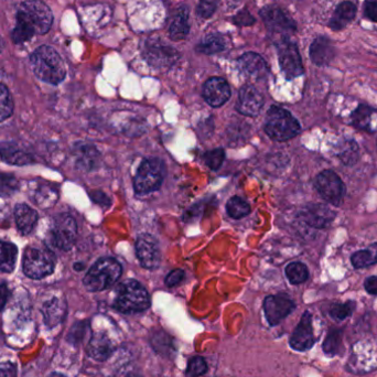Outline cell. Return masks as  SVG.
Listing matches in <instances>:
<instances>
[{"mask_svg":"<svg viewBox=\"0 0 377 377\" xmlns=\"http://www.w3.org/2000/svg\"><path fill=\"white\" fill-rule=\"evenodd\" d=\"M13 112V101L10 92L3 84H0V122L10 118Z\"/></svg>","mask_w":377,"mask_h":377,"instance_id":"obj_37","label":"cell"},{"mask_svg":"<svg viewBox=\"0 0 377 377\" xmlns=\"http://www.w3.org/2000/svg\"><path fill=\"white\" fill-rule=\"evenodd\" d=\"M286 276L290 281V284H304V281L307 280L308 277H309V271L304 264L296 262V263L289 264L287 266Z\"/></svg>","mask_w":377,"mask_h":377,"instance_id":"obj_36","label":"cell"},{"mask_svg":"<svg viewBox=\"0 0 377 377\" xmlns=\"http://www.w3.org/2000/svg\"><path fill=\"white\" fill-rule=\"evenodd\" d=\"M185 277V273L183 269H175V271H172L171 273H168L164 283H166V286L172 288V287H176L181 284Z\"/></svg>","mask_w":377,"mask_h":377,"instance_id":"obj_45","label":"cell"},{"mask_svg":"<svg viewBox=\"0 0 377 377\" xmlns=\"http://www.w3.org/2000/svg\"><path fill=\"white\" fill-rule=\"evenodd\" d=\"M122 265L114 258L105 257L92 266L83 279V285L89 292H103L110 288L122 276Z\"/></svg>","mask_w":377,"mask_h":377,"instance_id":"obj_4","label":"cell"},{"mask_svg":"<svg viewBox=\"0 0 377 377\" xmlns=\"http://www.w3.org/2000/svg\"><path fill=\"white\" fill-rule=\"evenodd\" d=\"M374 110L367 105H360L357 110L351 114L352 125L359 129L371 130V116H372Z\"/></svg>","mask_w":377,"mask_h":377,"instance_id":"obj_33","label":"cell"},{"mask_svg":"<svg viewBox=\"0 0 377 377\" xmlns=\"http://www.w3.org/2000/svg\"><path fill=\"white\" fill-rule=\"evenodd\" d=\"M315 187L319 194L332 206H340L346 194L342 180L332 170H325L315 178Z\"/></svg>","mask_w":377,"mask_h":377,"instance_id":"obj_11","label":"cell"},{"mask_svg":"<svg viewBox=\"0 0 377 377\" xmlns=\"http://www.w3.org/2000/svg\"><path fill=\"white\" fill-rule=\"evenodd\" d=\"M310 59L313 64L318 66H325L330 64L336 55V49L333 47L332 41L325 36L315 38L309 49Z\"/></svg>","mask_w":377,"mask_h":377,"instance_id":"obj_20","label":"cell"},{"mask_svg":"<svg viewBox=\"0 0 377 377\" xmlns=\"http://www.w3.org/2000/svg\"><path fill=\"white\" fill-rule=\"evenodd\" d=\"M225 48H227L225 37L220 34H211L203 38L195 49L199 53L212 55L222 52Z\"/></svg>","mask_w":377,"mask_h":377,"instance_id":"obj_28","label":"cell"},{"mask_svg":"<svg viewBox=\"0 0 377 377\" xmlns=\"http://www.w3.org/2000/svg\"><path fill=\"white\" fill-rule=\"evenodd\" d=\"M315 343V334H313V315L309 311L302 315L299 323L292 332L289 344L292 349L298 352L308 351Z\"/></svg>","mask_w":377,"mask_h":377,"instance_id":"obj_15","label":"cell"},{"mask_svg":"<svg viewBox=\"0 0 377 377\" xmlns=\"http://www.w3.org/2000/svg\"><path fill=\"white\" fill-rule=\"evenodd\" d=\"M74 269H76V271H82V269H84L83 264H76V265H74Z\"/></svg>","mask_w":377,"mask_h":377,"instance_id":"obj_51","label":"cell"},{"mask_svg":"<svg viewBox=\"0 0 377 377\" xmlns=\"http://www.w3.org/2000/svg\"><path fill=\"white\" fill-rule=\"evenodd\" d=\"M42 313L45 317V322L48 327H55L59 323L62 322L66 313V304L61 298H52L48 300L43 307H42Z\"/></svg>","mask_w":377,"mask_h":377,"instance_id":"obj_25","label":"cell"},{"mask_svg":"<svg viewBox=\"0 0 377 377\" xmlns=\"http://www.w3.org/2000/svg\"><path fill=\"white\" fill-rule=\"evenodd\" d=\"M265 133L275 141H287L300 133V124L292 113L283 107L271 106L264 125Z\"/></svg>","mask_w":377,"mask_h":377,"instance_id":"obj_5","label":"cell"},{"mask_svg":"<svg viewBox=\"0 0 377 377\" xmlns=\"http://www.w3.org/2000/svg\"><path fill=\"white\" fill-rule=\"evenodd\" d=\"M87 354L95 361L104 362L112 357L114 346L112 341L103 332L94 333L87 344Z\"/></svg>","mask_w":377,"mask_h":377,"instance_id":"obj_21","label":"cell"},{"mask_svg":"<svg viewBox=\"0 0 377 377\" xmlns=\"http://www.w3.org/2000/svg\"><path fill=\"white\" fill-rule=\"evenodd\" d=\"M206 371H208V364L204 357L195 355L189 360L187 367V377H200L206 374Z\"/></svg>","mask_w":377,"mask_h":377,"instance_id":"obj_40","label":"cell"},{"mask_svg":"<svg viewBox=\"0 0 377 377\" xmlns=\"http://www.w3.org/2000/svg\"><path fill=\"white\" fill-rule=\"evenodd\" d=\"M91 197L94 202L99 203L101 206H111V199L101 191H95V192L92 193Z\"/></svg>","mask_w":377,"mask_h":377,"instance_id":"obj_48","label":"cell"},{"mask_svg":"<svg viewBox=\"0 0 377 377\" xmlns=\"http://www.w3.org/2000/svg\"><path fill=\"white\" fill-rule=\"evenodd\" d=\"M51 377H65L64 375L60 374V373H55Z\"/></svg>","mask_w":377,"mask_h":377,"instance_id":"obj_52","label":"cell"},{"mask_svg":"<svg viewBox=\"0 0 377 377\" xmlns=\"http://www.w3.org/2000/svg\"><path fill=\"white\" fill-rule=\"evenodd\" d=\"M300 220L315 229L328 227L336 219V212L320 203H311L304 206L299 213Z\"/></svg>","mask_w":377,"mask_h":377,"instance_id":"obj_16","label":"cell"},{"mask_svg":"<svg viewBox=\"0 0 377 377\" xmlns=\"http://www.w3.org/2000/svg\"><path fill=\"white\" fill-rule=\"evenodd\" d=\"M259 15L271 31L281 34H292L296 32L297 24L294 19L279 8L278 6H265L260 9Z\"/></svg>","mask_w":377,"mask_h":377,"instance_id":"obj_12","label":"cell"},{"mask_svg":"<svg viewBox=\"0 0 377 377\" xmlns=\"http://www.w3.org/2000/svg\"><path fill=\"white\" fill-rule=\"evenodd\" d=\"M221 0H200L197 7V15L202 19L211 18Z\"/></svg>","mask_w":377,"mask_h":377,"instance_id":"obj_43","label":"cell"},{"mask_svg":"<svg viewBox=\"0 0 377 377\" xmlns=\"http://www.w3.org/2000/svg\"><path fill=\"white\" fill-rule=\"evenodd\" d=\"M18 190V181L10 175H0V197H9Z\"/></svg>","mask_w":377,"mask_h":377,"instance_id":"obj_42","label":"cell"},{"mask_svg":"<svg viewBox=\"0 0 377 377\" xmlns=\"http://www.w3.org/2000/svg\"><path fill=\"white\" fill-rule=\"evenodd\" d=\"M364 17L377 22V0H367L364 3Z\"/></svg>","mask_w":377,"mask_h":377,"instance_id":"obj_46","label":"cell"},{"mask_svg":"<svg viewBox=\"0 0 377 377\" xmlns=\"http://www.w3.org/2000/svg\"><path fill=\"white\" fill-rule=\"evenodd\" d=\"M55 256L49 248L42 246H29L22 257V269L26 276L41 279L55 271Z\"/></svg>","mask_w":377,"mask_h":377,"instance_id":"obj_6","label":"cell"},{"mask_svg":"<svg viewBox=\"0 0 377 377\" xmlns=\"http://www.w3.org/2000/svg\"><path fill=\"white\" fill-rule=\"evenodd\" d=\"M264 106V97L256 87L252 85L243 86L239 94L236 110L241 114L250 118H256L259 115Z\"/></svg>","mask_w":377,"mask_h":377,"instance_id":"obj_17","label":"cell"},{"mask_svg":"<svg viewBox=\"0 0 377 377\" xmlns=\"http://www.w3.org/2000/svg\"><path fill=\"white\" fill-rule=\"evenodd\" d=\"M166 176V164L159 158L145 159L139 166L134 179V189L137 194H148L158 190Z\"/></svg>","mask_w":377,"mask_h":377,"instance_id":"obj_7","label":"cell"},{"mask_svg":"<svg viewBox=\"0 0 377 377\" xmlns=\"http://www.w3.org/2000/svg\"><path fill=\"white\" fill-rule=\"evenodd\" d=\"M227 212L233 219H242L250 213V206L239 197H233L227 203Z\"/></svg>","mask_w":377,"mask_h":377,"instance_id":"obj_35","label":"cell"},{"mask_svg":"<svg viewBox=\"0 0 377 377\" xmlns=\"http://www.w3.org/2000/svg\"><path fill=\"white\" fill-rule=\"evenodd\" d=\"M18 250L11 243L0 241V273H11L16 266Z\"/></svg>","mask_w":377,"mask_h":377,"instance_id":"obj_29","label":"cell"},{"mask_svg":"<svg viewBox=\"0 0 377 377\" xmlns=\"http://www.w3.org/2000/svg\"><path fill=\"white\" fill-rule=\"evenodd\" d=\"M31 199L40 208H50L57 202V193L51 187H38Z\"/></svg>","mask_w":377,"mask_h":377,"instance_id":"obj_34","label":"cell"},{"mask_svg":"<svg viewBox=\"0 0 377 377\" xmlns=\"http://www.w3.org/2000/svg\"><path fill=\"white\" fill-rule=\"evenodd\" d=\"M0 157L7 164H18V166L32 162V157L30 155L20 150L13 143H0Z\"/></svg>","mask_w":377,"mask_h":377,"instance_id":"obj_27","label":"cell"},{"mask_svg":"<svg viewBox=\"0 0 377 377\" xmlns=\"http://www.w3.org/2000/svg\"><path fill=\"white\" fill-rule=\"evenodd\" d=\"M224 159H225V151L222 148L213 149L204 155V162L210 169L214 170V171L221 168Z\"/></svg>","mask_w":377,"mask_h":377,"instance_id":"obj_41","label":"cell"},{"mask_svg":"<svg viewBox=\"0 0 377 377\" xmlns=\"http://www.w3.org/2000/svg\"><path fill=\"white\" fill-rule=\"evenodd\" d=\"M1 50H3V42H1V38H0V52H1Z\"/></svg>","mask_w":377,"mask_h":377,"instance_id":"obj_53","label":"cell"},{"mask_svg":"<svg viewBox=\"0 0 377 377\" xmlns=\"http://www.w3.org/2000/svg\"><path fill=\"white\" fill-rule=\"evenodd\" d=\"M234 24L239 27H250L252 24H255V18L248 13V9H243L242 11H239L236 16L233 18Z\"/></svg>","mask_w":377,"mask_h":377,"instance_id":"obj_44","label":"cell"},{"mask_svg":"<svg viewBox=\"0 0 377 377\" xmlns=\"http://www.w3.org/2000/svg\"><path fill=\"white\" fill-rule=\"evenodd\" d=\"M203 97L210 106L221 107L231 97V87L227 80L211 78L203 86Z\"/></svg>","mask_w":377,"mask_h":377,"instance_id":"obj_18","label":"cell"},{"mask_svg":"<svg viewBox=\"0 0 377 377\" xmlns=\"http://www.w3.org/2000/svg\"><path fill=\"white\" fill-rule=\"evenodd\" d=\"M277 50L279 65L287 80H294L304 74L301 55L294 42L284 38L277 45Z\"/></svg>","mask_w":377,"mask_h":377,"instance_id":"obj_10","label":"cell"},{"mask_svg":"<svg viewBox=\"0 0 377 377\" xmlns=\"http://www.w3.org/2000/svg\"><path fill=\"white\" fill-rule=\"evenodd\" d=\"M189 8L187 6H180L172 18L169 26V38L172 41H183L190 32L189 26Z\"/></svg>","mask_w":377,"mask_h":377,"instance_id":"obj_22","label":"cell"},{"mask_svg":"<svg viewBox=\"0 0 377 377\" xmlns=\"http://www.w3.org/2000/svg\"><path fill=\"white\" fill-rule=\"evenodd\" d=\"M351 263L357 269L377 264V243L371 245L367 250L354 252L351 257Z\"/></svg>","mask_w":377,"mask_h":377,"instance_id":"obj_32","label":"cell"},{"mask_svg":"<svg viewBox=\"0 0 377 377\" xmlns=\"http://www.w3.org/2000/svg\"><path fill=\"white\" fill-rule=\"evenodd\" d=\"M17 229L24 235L31 233L38 222V213L27 204H18L15 208Z\"/></svg>","mask_w":377,"mask_h":377,"instance_id":"obj_26","label":"cell"},{"mask_svg":"<svg viewBox=\"0 0 377 377\" xmlns=\"http://www.w3.org/2000/svg\"><path fill=\"white\" fill-rule=\"evenodd\" d=\"M141 55L150 66L155 69H169L179 60V53L175 48L166 45L158 38L143 41Z\"/></svg>","mask_w":377,"mask_h":377,"instance_id":"obj_8","label":"cell"},{"mask_svg":"<svg viewBox=\"0 0 377 377\" xmlns=\"http://www.w3.org/2000/svg\"><path fill=\"white\" fill-rule=\"evenodd\" d=\"M150 306V297L146 288L134 279L124 281L116 289L113 307L125 315L143 313Z\"/></svg>","mask_w":377,"mask_h":377,"instance_id":"obj_3","label":"cell"},{"mask_svg":"<svg viewBox=\"0 0 377 377\" xmlns=\"http://www.w3.org/2000/svg\"><path fill=\"white\" fill-rule=\"evenodd\" d=\"M336 155L342 164H346V166H353L359 162V146L354 141H343L336 148Z\"/></svg>","mask_w":377,"mask_h":377,"instance_id":"obj_30","label":"cell"},{"mask_svg":"<svg viewBox=\"0 0 377 377\" xmlns=\"http://www.w3.org/2000/svg\"><path fill=\"white\" fill-rule=\"evenodd\" d=\"M239 69L246 78L262 80L268 76V66L262 55L255 52H248L237 61Z\"/></svg>","mask_w":377,"mask_h":377,"instance_id":"obj_19","label":"cell"},{"mask_svg":"<svg viewBox=\"0 0 377 377\" xmlns=\"http://www.w3.org/2000/svg\"><path fill=\"white\" fill-rule=\"evenodd\" d=\"M296 308L294 300L287 294H273L266 297L264 301V313L266 319L271 327L279 325L281 321L286 319Z\"/></svg>","mask_w":377,"mask_h":377,"instance_id":"obj_13","label":"cell"},{"mask_svg":"<svg viewBox=\"0 0 377 377\" xmlns=\"http://www.w3.org/2000/svg\"><path fill=\"white\" fill-rule=\"evenodd\" d=\"M136 255L143 268L154 271L162 263V252L158 241L151 235L141 234L136 241Z\"/></svg>","mask_w":377,"mask_h":377,"instance_id":"obj_14","label":"cell"},{"mask_svg":"<svg viewBox=\"0 0 377 377\" xmlns=\"http://www.w3.org/2000/svg\"><path fill=\"white\" fill-rule=\"evenodd\" d=\"M53 15L41 0H27L19 6L16 27L13 29V41L20 45L29 41L36 34H45L52 27Z\"/></svg>","mask_w":377,"mask_h":377,"instance_id":"obj_1","label":"cell"},{"mask_svg":"<svg viewBox=\"0 0 377 377\" xmlns=\"http://www.w3.org/2000/svg\"><path fill=\"white\" fill-rule=\"evenodd\" d=\"M342 331L340 329H330L327 333L325 342L322 344V350L325 355L332 357L339 355L343 350L342 346Z\"/></svg>","mask_w":377,"mask_h":377,"instance_id":"obj_31","label":"cell"},{"mask_svg":"<svg viewBox=\"0 0 377 377\" xmlns=\"http://www.w3.org/2000/svg\"><path fill=\"white\" fill-rule=\"evenodd\" d=\"M30 64L34 76L45 83L57 85L66 76L62 57L49 45H41L34 50L30 57Z\"/></svg>","mask_w":377,"mask_h":377,"instance_id":"obj_2","label":"cell"},{"mask_svg":"<svg viewBox=\"0 0 377 377\" xmlns=\"http://www.w3.org/2000/svg\"><path fill=\"white\" fill-rule=\"evenodd\" d=\"M364 288L367 294H373V296L377 294V276H371L365 279Z\"/></svg>","mask_w":377,"mask_h":377,"instance_id":"obj_49","label":"cell"},{"mask_svg":"<svg viewBox=\"0 0 377 377\" xmlns=\"http://www.w3.org/2000/svg\"><path fill=\"white\" fill-rule=\"evenodd\" d=\"M50 239L55 248L70 250L76 244L78 225L76 220L69 214H60L53 219L50 227Z\"/></svg>","mask_w":377,"mask_h":377,"instance_id":"obj_9","label":"cell"},{"mask_svg":"<svg viewBox=\"0 0 377 377\" xmlns=\"http://www.w3.org/2000/svg\"><path fill=\"white\" fill-rule=\"evenodd\" d=\"M357 6L354 5L351 1H343L336 7L334 15L329 21V27L334 31L342 30L354 20V18L357 16Z\"/></svg>","mask_w":377,"mask_h":377,"instance_id":"obj_23","label":"cell"},{"mask_svg":"<svg viewBox=\"0 0 377 377\" xmlns=\"http://www.w3.org/2000/svg\"><path fill=\"white\" fill-rule=\"evenodd\" d=\"M0 377H17V369L10 362L0 363Z\"/></svg>","mask_w":377,"mask_h":377,"instance_id":"obj_47","label":"cell"},{"mask_svg":"<svg viewBox=\"0 0 377 377\" xmlns=\"http://www.w3.org/2000/svg\"><path fill=\"white\" fill-rule=\"evenodd\" d=\"M355 310V302L348 301L346 304H334L331 306L330 315L336 320H346V318L352 315Z\"/></svg>","mask_w":377,"mask_h":377,"instance_id":"obj_39","label":"cell"},{"mask_svg":"<svg viewBox=\"0 0 377 377\" xmlns=\"http://www.w3.org/2000/svg\"><path fill=\"white\" fill-rule=\"evenodd\" d=\"M74 156H76V166L80 169L87 170V171L94 169L99 162V150L91 143L76 145Z\"/></svg>","mask_w":377,"mask_h":377,"instance_id":"obj_24","label":"cell"},{"mask_svg":"<svg viewBox=\"0 0 377 377\" xmlns=\"http://www.w3.org/2000/svg\"><path fill=\"white\" fill-rule=\"evenodd\" d=\"M8 288L6 285H0V311L3 309L8 299Z\"/></svg>","mask_w":377,"mask_h":377,"instance_id":"obj_50","label":"cell"},{"mask_svg":"<svg viewBox=\"0 0 377 377\" xmlns=\"http://www.w3.org/2000/svg\"><path fill=\"white\" fill-rule=\"evenodd\" d=\"M151 346L158 353H170V351H173V349H172V339L164 331L155 333L154 336H152V340H151Z\"/></svg>","mask_w":377,"mask_h":377,"instance_id":"obj_38","label":"cell"},{"mask_svg":"<svg viewBox=\"0 0 377 377\" xmlns=\"http://www.w3.org/2000/svg\"><path fill=\"white\" fill-rule=\"evenodd\" d=\"M127 377H141V376H137V375L136 374H129V375H127Z\"/></svg>","mask_w":377,"mask_h":377,"instance_id":"obj_54","label":"cell"}]
</instances>
